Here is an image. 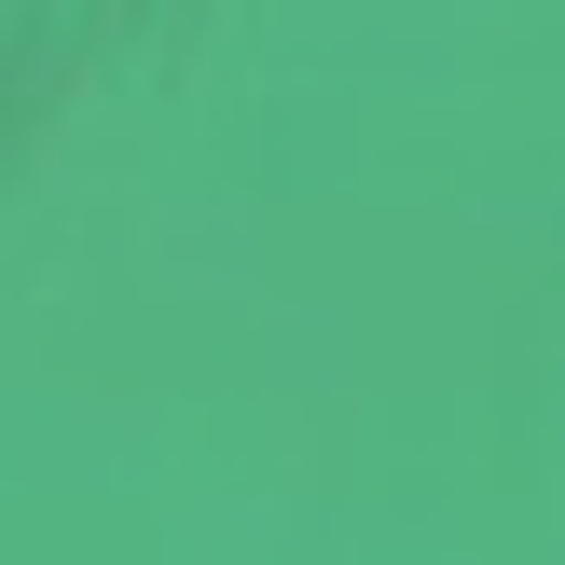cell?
Masks as SVG:
<instances>
[{
	"label": "cell",
	"instance_id": "1",
	"mask_svg": "<svg viewBox=\"0 0 565 565\" xmlns=\"http://www.w3.org/2000/svg\"><path fill=\"white\" fill-rule=\"evenodd\" d=\"M55 83H70V0L14 14V42H0V166L28 152V125L55 110Z\"/></svg>",
	"mask_w": 565,
	"mask_h": 565
}]
</instances>
